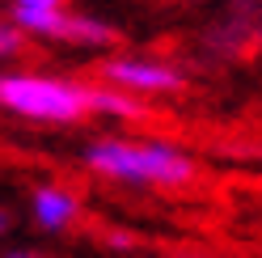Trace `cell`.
Segmentation results:
<instances>
[{
	"label": "cell",
	"mask_w": 262,
	"mask_h": 258,
	"mask_svg": "<svg viewBox=\"0 0 262 258\" xmlns=\"http://www.w3.org/2000/svg\"><path fill=\"white\" fill-rule=\"evenodd\" d=\"M85 165L102 178L131 186L182 190L194 182V161L165 140H93L85 148Z\"/></svg>",
	"instance_id": "cell-1"
},
{
	"label": "cell",
	"mask_w": 262,
	"mask_h": 258,
	"mask_svg": "<svg viewBox=\"0 0 262 258\" xmlns=\"http://www.w3.org/2000/svg\"><path fill=\"white\" fill-rule=\"evenodd\" d=\"M0 106L30 123H80L89 115V85L38 72L0 76Z\"/></svg>",
	"instance_id": "cell-2"
},
{
	"label": "cell",
	"mask_w": 262,
	"mask_h": 258,
	"mask_svg": "<svg viewBox=\"0 0 262 258\" xmlns=\"http://www.w3.org/2000/svg\"><path fill=\"white\" fill-rule=\"evenodd\" d=\"M13 22L26 30V38H55V42H76V47H110L114 30L97 17L68 9H13Z\"/></svg>",
	"instance_id": "cell-3"
},
{
	"label": "cell",
	"mask_w": 262,
	"mask_h": 258,
	"mask_svg": "<svg viewBox=\"0 0 262 258\" xmlns=\"http://www.w3.org/2000/svg\"><path fill=\"white\" fill-rule=\"evenodd\" d=\"M102 80L114 89H127L136 98H148V93H178L182 89V72L169 68L161 59H144V55H114L102 63Z\"/></svg>",
	"instance_id": "cell-4"
},
{
	"label": "cell",
	"mask_w": 262,
	"mask_h": 258,
	"mask_svg": "<svg viewBox=\"0 0 262 258\" xmlns=\"http://www.w3.org/2000/svg\"><path fill=\"white\" fill-rule=\"evenodd\" d=\"M30 212H34L38 229H47V233H63V229H72V224L80 220V199L72 195L68 186L47 182V186H38L34 195H30Z\"/></svg>",
	"instance_id": "cell-5"
},
{
	"label": "cell",
	"mask_w": 262,
	"mask_h": 258,
	"mask_svg": "<svg viewBox=\"0 0 262 258\" xmlns=\"http://www.w3.org/2000/svg\"><path fill=\"white\" fill-rule=\"evenodd\" d=\"M89 115H114V119H140L144 102L114 85H89Z\"/></svg>",
	"instance_id": "cell-6"
},
{
	"label": "cell",
	"mask_w": 262,
	"mask_h": 258,
	"mask_svg": "<svg viewBox=\"0 0 262 258\" xmlns=\"http://www.w3.org/2000/svg\"><path fill=\"white\" fill-rule=\"evenodd\" d=\"M21 47H26V30L13 22V17H5L0 22V55H21Z\"/></svg>",
	"instance_id": "cell-7"
},
{
	"label": "cell",
	"mask_w": 262,
	"mask_h": 258,
	"mask_svg": "<svg viewBox=\"0 0 262 258\" xmlns=\"http://www.w3.org/2000/svg\"><path fill=\"white\" fill-rule=\"evenodd\" d=\"M13 9H63V0H13Z\"/></svg>",
	"instance_id": "cell-8"
},
{
	"label": "cell",
	"mask_w": 262,
	"mask_h": 258,
	"mask_svg": "<svg viewBox=\"0 0 262 258\" xmlns=\"http://www.w3.org/2000/svg\"><path fill=\"white\" fill-rule=\"evenodd\" d=\"M5 258H47V254H34V250H9Z\"/></svg>",
	"instance_id": "cell-9"
},
{
	"label": "cell",
	"mask_w": 262,
	"mask_h": 258,
	"mask_svg": "<svg viewBox=\"0 0 262 258\" xmlns=\"http://www.w3.org/2000/svg\"><path fill=\"white\" fill-rule=\"evenodd\" d=\"M5 229H9V216H5V212H0V233H5Z\"/></svg>",
	"instance_id": "cell-10"
}]
</instances>
